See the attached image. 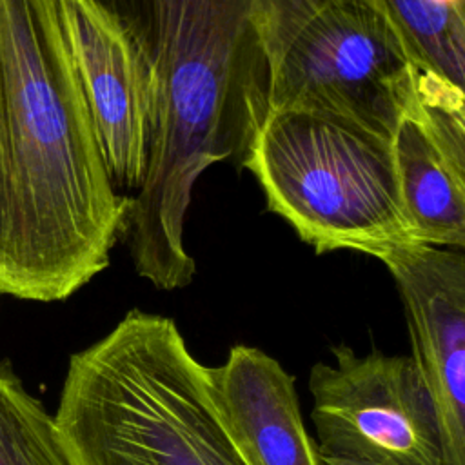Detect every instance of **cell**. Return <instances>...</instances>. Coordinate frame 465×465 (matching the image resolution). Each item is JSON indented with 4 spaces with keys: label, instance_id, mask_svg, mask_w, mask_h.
I'll list each match as a JSON object with an SVG mask.
<instances>
[{
    "label": "cell",
    "instance_id": "6da1fadb",
    "mask_svg": "<svg viewBox=\"0 0 465 465\" xmlns=\"http://www.w3.org/2000/svg\"><path fill=\"white\" fill-rule=\"evenodd\" d=\"M116 193L56 0H0V292L65 300L109 265Z\"/></svg>",
    "mask_w": 465,
    "mask_h": 465
},
{
    "label": "cell",
    "instance_id": "7a4b0ae2",
    "mask_svg": "<svg viewBox=\"0 0 465 465\" xmlns=\"http://www.w3.org/2000/svg\"><path fill=\"white\" fill-rule=\"evenodd\" d=\"M127 33L151 84L147 171L122 236L136 272L160 291L187 287L185 218L198 176L243 160L267 111L254 0H94Z\"/></svg>",
    "mask_w": 465,
    "mask_h": 465
},
{
    "label": "cell",
    "instance_id": "3957f363",
    "mask_svg": "<svg viewBox=\"0 0 465 465\" xmlns=\"http://www.w3.org/2000/svg\"><path fill=\"white\" fill-rule=\"evenodd\" d=\"M54 421L74 465H247L176 322L138 309L69 358Z\"/></svg>",
    "mask_w": 465,
    "mask_h": 465
},
{
    "label": "cell",
    "instance_id": "277c9868",
    "mask_svg": "<svg viewBox=\"0 0 465 465\" xmlns=\"http://www.w3.org/2000/svg\"><path fill=\"white\" fill-rule=\"evenodd\" d=\"M242 163L267 205L318 254L374 256L411 243L391 138L351 120L300 109L267 111Z\"/></svg>",
    "mask_w": 465,
    "mask_h": 465
},
{
    "label": "cell",
    "instance_id": "5b68a950",
    "mask_svg": "<svg viewBox=\"0 0 465 465\" xmlns=\"http://www.w3.org/2000/svg\"><path fill=\"white\" fill-rule=\"evenodd\" d=\"M254 24L267 111L327 113L391 138L420 69L376 0H254Z\"/></svg>",
    "mask_w": 465,
    "mask_h": 465
},
{
    "label": "cell",
    "instance_id": "8992f818",
    "mask_svg": "<svg viewBox=\"0 0 465 465\" xmlns=\"http://www.w3.org/2000/svg\"><path fill=\"white\" fill-rule=\"evenodd\" d=\"M309 372L316 450L387 465H452L438 409L411 356L331 349Z\"/></svg>",
    "mask_w": 465,
    "mask_h": 465
},
{
    "label": "cell",
    "instance_id": "52a82bcc",
    "mask_svg": "<svg viewBox=\"0 0 465 465\" xmlns=\"http://www.w3.org/2000/svg\"><path fill=\"white\" fill-rule=\"evenodd\" d=\"M107 174L124 198L142 187L151 140L147 69L127 33L94 0H56Z\"/></svg>",
    "mask_w": 465,
    "mask_h": 465
},
{
    "label": "cell",
    "instance_id": "ba28073f",
    "mask_svg": "<svg viewBox=\"0 0 465 465\" xmlns=\"http://www.w3.org/2000/svg\"><path fill=\"white\" fill-rule=\"evenodd\" d=\"M374 258L398 287L411 358L438 409L450 463L465 465V256L411 242Z\"/></svg>",
    "mask_w": 465,
    "mask_h": 465
},
{
    "label": "cell",
    "instance_id": "9c48e42d",
    "mask_svg": "<svg viewBox=\"0 0 465 465\" xmlns=\"http://www.w3.org/2000/svg\"><path fill=\"white\" fill-rule=\"evenodd\" d=\"M391 147L412 240L463 249L465 91L420 71Z\"/></svg>",
    "mask_w": 465,
    "mask_h": 465
},
{
    "label": "cell",
    "instance_id": "30bf717a",
    "mask_svg": "<svg viewBox=\"0 0 465 465\" xmlns=\"http://www.w3.org/2000/svg\"><path fill=\"white\" fill-rule=\"evenodd\" d=\"M209 396L247 465H320L294 376L265 351L236 343L225 360L205 365Z\"/></svg>",
    "mask_w": 465,
    "mask_h": 465
},
{
    "label": "cell",
    "instance_id": "8fae6325",
    "mask_svg": "<svg viewBox=\"0 0 465 465\" xmlns=\"http://www.w3.org/2000/svg\"><path fill=\"white\" fill-rule=\"evenodd\" d=\"M416 67L463 89L465 0H376Z\"/></svg>",
    "mask_w": 465,
    "mask_h": 465
},
{
    "label": "cell",
    "instance_id": "7c38bea8",
    "mask_svg": "<svg viewBox=\"0 0 465 465\" xmlns=\"http://www.w3.org/2000/svg\"><path fill=\"white\" fill-rule=\"evenodd\" d=\"M0 465H74L54 416L5 371H0Z\"/></svg>",
    "mask_w": 465,
    "mask_h": 465
},
{
    "label": "cell",
    "instance_id": "4fadbf2b",
    "mask_svg": "<svg viewBox=\"0 0 465 465\" xmlns=\"http://www.w3.org/2000/svg\"><path fill=\"white\" fill-rule=\"evenodd\" d=\"M318 458H320V465H387V463H374V461L345 458V456H332V454H322V452H318Z\"/></svg>",
    "mask_w": 465,
    "mask_h": 465
}]
</instances>
